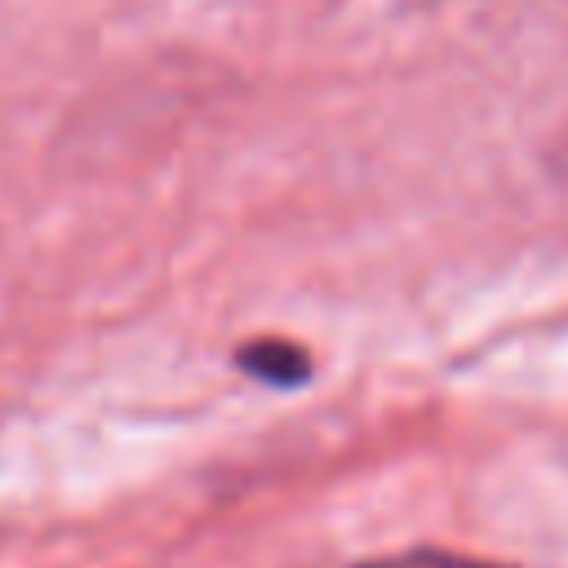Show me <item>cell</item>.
Wrapping results in <instances>:
<instances>
[{
	"mask_svg": "<svg viewBox=\"0 0 568 568\" xmlns=\"http://www.w3.org/2000/svg\"><path fill=\"white\" fill-rule=\"evenodd\" d=\"M240 364H244L253 377L271 382V386H297V382L311 377V359H306V351L293 346V342H280V337L248 342V346L240 351Z\"/></svg>",
	"mask_w": 568,
	"mask_h": 568,
	"instance_id": "obj_1",
	"label": "cell"
},
{
	"mask_svg": "<svg viewBox=\"0 0 568 568\" xmlns=\"http://www.w3.org/2000/svg\"><path fill=\"white\" fill-rule=\"evenodd\" d=\"M355 568H506V564H488V559H470L457 550H404L390 559H368Z\"/></svg>",
	"mask_w": 568,
	"mask_h": 568,
	"instance_id": "obj_2",
	"label": "cell"
}]
</instances>
